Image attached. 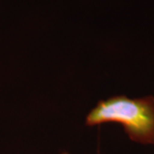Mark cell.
<instances>
[{
    "label": "cell",
    "mask_w": 154,
    "mask_h": 154,
    "mask_svg": "<svg viewBox=\"0 0 154 154\" xmlns=\"http://www.w3.org/2000/svg\"><path fill=\"white\" fill-rule=\"evenodd\" d=\"M63 154H69V153H67V152H63Z\"/></svg>",
    "instance_id": "7a4b0ae2"
},
{
    "label": "cell",
    "mask_w": 154,
    "mask_h": 154,
    "mask_svg": "<svg viewBox=\"0 0 154 154\" xmlns=\"http://www.w3.org/2000/svg\"><path fill=\"white\" fill-rule=\"evenodd\" d=\"M110 122L122 124L134 141L154 144V98L111 97L99 101L86 118L88 126Z\"/></svg>",
    "instance_id": "6da1fadb"
}]
</instances>
